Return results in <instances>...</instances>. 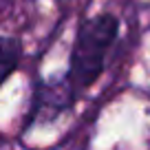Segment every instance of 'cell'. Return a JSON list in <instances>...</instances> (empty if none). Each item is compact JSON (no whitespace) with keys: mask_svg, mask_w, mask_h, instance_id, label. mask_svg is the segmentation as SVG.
Wrapping results in <instances>:
<instances>
[{"mask_svg":"<svg viewBox=\"0 0 150 150\" xmlns=\"http://www.w3.org/2000/svg\"><path fill=\"white\" fill-rule=\"evenodd\" d=\"M75 91L71 80H60V82H38L35 86V95H33V106L29 112V122H49L55 119L62 110L71 106L75 97Z\"/></svg>","mask_w":150,"mask_h":150,"instance_id":"cell-2","label":"cell"},{"mask_svg":"<svg viewBox=\"0 0 150 150\" xmlns=\"http://www.w3.org/2000/svg\"><path fill=\"white\" fill-rule=\"evenodd\" d=\"M117 33L119 20L112 13H97L80 27L71 51V69L66 75L75 93H82L84 88L93 86L95 80L102 75L106 66V55L112 42L117 40Z\"/></svg>","mask_w":150,"mask_h":150,"instance_id":"cell-1","label":"cell"},{"mask_svg":"<svg viewBox=\"0 0 150 150\" xmlns=\"http://www.w3.org/2000/svg\"><path fill=\"white\" fill-rule=\"evenodd\" d=\"M22 57V42L18 38H2L0 35V84L16 71Z\"/></svg>","mask_w":150,"mask_h":150,"instance_id":"cell-3","label":"cell"}]
</instances>
